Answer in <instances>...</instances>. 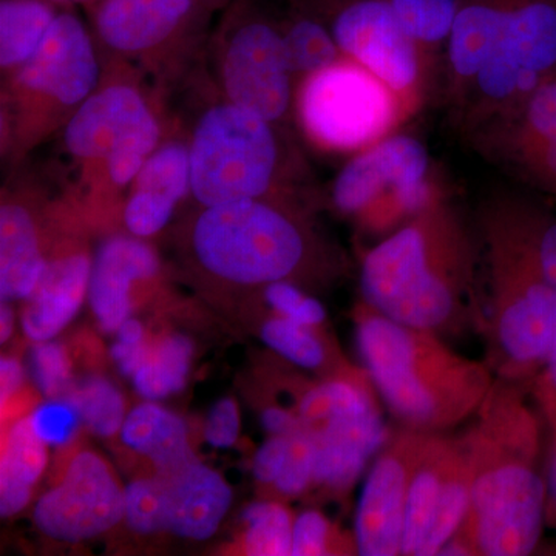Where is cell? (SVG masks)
<instances>
[{
    "label": "cell",
    "mask_w": 556,
    "mask_h": 556,
    "mask_svg": "<svg viewBox=\"0 0 556 556\" xmlns=\"http://www.w3.org/2000/svg\"><path fill=\"white\" fill-rule=\"evenodd\" d=\"M529 394V386L496 378L463 434L470 506L441 555L526 556L540 546L547 525L546 419Z\"/></svg>",
    "instance_id": "obj_1"
},
{
    "label": "cell",
    "mask_w": 556,
    "mask_h": 556,
    "mask_svg": "<svg viewBox=\"0 0 556 556\" xmlns=\"http://www.w3.org/2000/svg\"><path fill=\"white\" fill-rule=\"evenodd\" d=\"M478 233L441 197L368 249L362 299L383 316L442 336L479 331Z\"/></svg>",
    "instance_id": "obj_2"
},
{
    "label": "cell",
    "mask_w": 556,
    "mask_h": 556,
    "mask_svg": "<svg viewBox=\"0 0 556 556\" xmlns=\"http://www.w3.org/2000/svg\"><path fill=\"white\" fill-rule=\"evenodd\" d=\"M354 316L364 368L399 426L445 433L477 415L496 380L486 362L463 356L437 332L397 324L365 302Z\"/></svg>",
    "instance_id": "obj_3"
},
{
    "label": "cell",
    "mask_w": 556,
    "mask_h": 556,
    "mask_svg": "<svg viewBox=\"0 0 556 556\" xmlns=\"http://www.w3.org/2000/svg\"><path fill=\"white\" fill-rule=\"evenodd\" d=\"M479 332L496 378L532 386L556 342V292L495 199L478 217Z\"/></svg>",
    "instance_id": "obj_4"
},
{
    "label": "cell",
    "mask_w": 556,
    "mask_h": 556,
    "mask_svg": "<svg viewBox=\"0 0 556 556\" xmlns=\"http://www.w3.org/2000/svg\"><path fill=\"white\" fill-rule=\"evenodd\" d=\"M190 241L208 274L237 285L292 281L311 252L309 232L302 222L268 199L203 207Z\"/></svg>",
    "instance_id": "obj_5"
},
{
    "label": "cell",
    "mask_w": 556,
    "mask_h": 556,
    "mask_svg": "<svg viewBox=\"0 0 556 556\" xmlns=\"http://www.w3.org/2000/svg\"><path fill=\"white\" fill-rule=\"evenodd\" d=\"M189 160L190 192L203 207L266 199L287 167L277 124L228 100L197 121Z\"/></svg>",
    "instance_id": "obj_6"
},
{
    "label": "cell",
    "mask_w": 556,
    "mask_h": 556,
    "mask_svg": "<svg viewBox=\"0 0 556 556\" xmlns=\"http://www.w3.org/2000/svg\"><path fill=\"white\" fill-rule=\"evenodd\" d=\"M14 144L28 149L98 89L100 60L93 36L72 11H62L30 60L11 73Z\"/></svg>",
    "instance_id": "obj_7"
},
{
    "label": "cell",
    "mask_w": 556,
    "mask_h": 556,
    "mask_svg": "<svg viewBox=\"0 0 556 556\" xmlns=\"http://www.w3.org/2000/svg\"><path fill=\"white\" fill-rule=\"evenodd\" d=\"M430 153L409 135H388L358 150L332 182V204L365 230L388 236L441 199Z\"/></svg>",
    "instance_id": "obj_8"
},
{
    "label": "cell",
    "mask_w": 556,
    "mask_h": 556,
    "mask_svg": "<svg viewBox=\"0 0 556 556\" xmlns=\"http://www.w3.org/2000/svg\"><path fill=\"white\" fill-rule=\"evenodd\" d=\"M556 76V0H514L503 36L459 105L473 137Z\"/></svg>",
    "instance_id": "obj_9"
},
{
    "label": "cell",
    "mask_w": 556,
    "mask_h": 556,
    "mask_svg": "<svg viewBox=\"0 0 556 556\" xmlns=\"http://www.w3.org/2000/svg\"><path fill=\"white\" fill-rule=\"evenodd\" d=\"M161 127L144 94L130 80L112 79L80 104L64 126V148L80 164L101 166L115 188L137 178L160 148Z\"/></svg>",
    "instance_id": "obj_10"
},
{
    "label": "cell",
    "mask_w": 556,
    "mask_h": 556,
    "mask_svg": "<svg viewBox=\"0 0 556 556\" xmlns=\"http://www.w3.org/2000/svg\"><path fill=\"white\" fill-rule=\"evenodd\" d=\"M298 108L306 134L342 152L388 137L407 112L393 90L346 56L302 80Z\"/></svg>",
    "instance_id": "obj_11"
},
{
    "label": "cell",
    "mask_w": 556,
    "mask_h": 556,
    "mask_svg": "<svg viewBox=\"0 0 556 556\" xmlns=\"http://www.w3.org/2000/svg\"><path fill=\"white\" fill-rule=\"evenodd\" d=\"M218 76L226 100L269 123L288 118L294 97L283 33L254 0H233L219 36Z\"/></svg>",
    "instance_id": "obj_12"
},
{
    "label": "cell",
    "mask_w": 556,
    "mask_h": 556,
    "mask_svg": "<svg viewBox=\"0 0 556 556\" xmlns=\"http://www.w3.org/2000/svg\"><path fill=\"white\" fill-rule=\"evenodd\" d=\"M334 3L332 36L343 56L382 80L405 109L415 108L427 56L405 30L390 0H320Z\"/></svg>",
    "instance_id": "obj_13"
},
{
    "label": "cell",
    "mask_w": 556,
    "mask_h": 556,
    "mask_svg": "<svg viewBox=\"0 0 556 556\" xmlns=\"http://www.w3.org/2000/svg\"><path fill=\"white\" fill-rule=\"evenodd\" d=\"M471 466L463 437L431 434L409 486L404 556L441 555L470 506Z\"/></svg>",
    "instance_id": "obj_14"
},
{
    "label": "cell",
    "mask_w": 556,
    "mask_h": 556,
    "mask_svg": "<svg viewBox=\"0 0 556 556\" xmlns=\"http://www.w3.org/2000/svg\"><path fill=\"white\" fill-rule=\"evenodd\" d=\"M431 434L401 427L372 459L354 521L357 555L402 554L409 486Z\"/></svg>",
    "instance_id": "obj_15"
},
{
    "label": "cell",
    "mask_w": 556,
    "mask_h": 556,
    "mask_svg": "<svg viewBox=\"0 0 556 556\" xmlns=\"http://www.w3.org/2000/svg\"><path fill=\"white\" fill-rule=\"evenodd\" d=\"M124 490L108 464L91 452L73 457L60 484L36 504L40 532L62 543H80L113 529L124 519Z\"/></svg>",
    "instance_id": "obj_16"
},
{
    "label": "cell",
    "mask_w": 556,
    "mask_h": 556,
    "mask_svg": "<svg viewBox=\"0 0 556 556\" xmlns=\"http://www.w3.org/2000/svg\"><path fill=\"white\" fill-rule=\"evenodd\" d=\"M93 30L105 49L124 58H153L203 27L211 7L199 0H93Z\"/></svg>",
    "instance_id": "obj_17"
},
{
    "label": "cell",
    "mask_w": 556,
    "mask_h": 556,
    "mask_svg": "<svg viewBox=\"0 0 556 556\" xmlns=\"http://www.w3.org/2000/svg\"><path fill=\"white\" fill-rule=\"evenodd\" d=\"M471 139L490 160L556 197V76Z\"/></svg>",
    "instance_id": "obj_18"
},
{
    "label": "cell",
    "mask_w": 556,
    "mask_h": 556,
    "mask_svg": "<svg viewBox=\"0 0 556 556\" xmlns=\"http://www.w3.org/2000/svg\"><path fill=\"white\" fill-rule=\"evenodd\" d=\"M391 433L380 408L329 419L316 433H308L314 442L313 486L338 495L350 492Z\"/></svg>",
    "instance_id": "obj_19"
},
{
    "label": "cell",
    "mask_w": 556,
    "mask_h": 556,
    "mask_svg": "<svg viewBox=\"0 0 556 556\" xmlns=\"http://www.w3.org/2000/svg\"><path fill=\"white\" fill-rule=\"evenodd\" d=\"M155 251L139 237L116 236L105 240L91 262L89 302L105 331H116L130 316L135 281L159 274Z\"/></svg>",
    "instance_id": "obj_20"
},
{
    "label": "cell",
    "mask_w": 556,
    "mask_h": 556,
    "mask_svg": "<svg viewBox=\"0 0 556 556\" xmlns=\"http://www.w3.org/2000/svg\"><path fill=\"white\" fill-rule=\"evenodd\" d=\"M190 192L189 146H160L131 182L124 223L131 236L148 239L166 228L179 201Z\"/></svg>",
    "instance_id": "obj_21"
},
{
    "label": "cell",
    "mask_w": 556,
    "mask_h": 556,
    "mask_svg": "<svg viewBox=\"0 0 556 556\" xmlns=\"http://www.w3.org/2000/svg\"><path fill=\"white\" fill-rule=\"evenodd\" d=\"M511 5L514 0H459L447 42V90L457 109L500 43Z\"/></svg>",
    "instance_id": "obj_22"
},
{
    "label": "cell",
    "mask_w": 556,
    "mask_h": 556,
    "mask_svg": "<svg viewBox=\"0 0 556 556\" xmlns=\"http://www.w3.org/2000/svg\"><path fill=\"white\" fill-rule=\"evenodd\" d=\"M167 532L189 540L204 541L217 532L232 501L225 479L199 459L167 475Z\"/></svg>",
    "instance_id": "obj_23"
},
{
    "label": "cell",
    "mask_w": 556,
    "mask_h": 556,
    "mask_svg": "<svg viewBox=\"0 0 556 556\" xmlns=\"http://www.w3.org/2000/svg\"><path fill=\"white\" fill-rule=\"evenodd\" d=\"M91 262L86 252L47 260L46 270L22 314V329L33 342L56 338L89 295Z\"/></svg>",
    "instance_id": "obj_24"
},
{
    "label": "cell",
    "mask_w": 556,
    "mask_h": 556,
    "mask_svg": "<svg viewBox=\"0 0 556 556\" xmlns=\"http://www.w3.org/2000/svg\"><path fill=\"white\" fill-rule=\"evenodd\" d=\"M38 226L20 200L0 207V295L3 302L30 299L46 270Z\"/></svg>",
    "instance_id": "obj_25"
},
{
    "label": "cell",
    "mask_w": 556,
    "mask_h": 556,
    "mask_svg": "<svg viewBox=\"0 0 556 556\" xmlns=\"http://www.w3.org/2000/svg\"><path fill=\"white\" fill-rule=\"evenodd\" d=\"M119 433L127 447L152 460L159 475L170 473L197 459L185 420L153 401L127 413Z\"/></svg>",
    "instance_id": "obj_26"
},
{
    "label": "cell",
    "mask_w": 556,
    "mask_h": 556,
    "mask_svg": "<svg viewBox=\"0 0 556 556\" xmlns=\"http://www.w3.org/2000/svg\"><path fill=\"white\" fill-rule=\"evenodd\" d=\"M47 466L46 444L28 417L17 419L7 431L0 464V514L13 517L30 503L31 486Z\"/></svg>",
    "instance_id": "obj_27"
},
{
    "label": "cell",
    "mask_w": 556,
    "mask_h": 556,
    "mask_svg": "<svg viewBox=\"0 0 556 556\" xmlns=\"http://www.w3.org/2000/svg\"><path fill=\"white\" fill-rule=\"evenodd\" d=\"M58 16L47 0H0V65L14 73L25 64Z\"/></svg>",
    "instance_id": "obj_28"
},
{
    "label": "cell",
    "mask_w": 556,
    "mask_h": 556,
    "mask_svg": "<svg viewBox=\"0 0 556 556\" xmlns=\"http://www.w3.org/2000/svg\"><path fill=\"white\" fill-rule=\"evenodd\" d=\"M280 27L289 67L294 78H308L345 58L332 36L331 28L305 9L292 11L291 16Z\"/></svg>",
    "instance_id": "obj_29"
},
{
    "label": "cell",
    "mask_w": 556,
    "mask_h": 556,
    "mask_svg": "<svg viewBox=\"0 0 556 556\" xmlns=\"http://www.w3.org/2000/svg\"><path fill=\"white\" fill-rule=\"evenodd\" d=\"M493 199L532 255L541 276L556 292V215L521 197Z\"/></svg>",
    "instance_id": "obj_30"
},
{
    "label": "cell",
    "mask_w": 556,
    "mask_h": 556,
    "mask_svg": "<svg viewBox=\"0 0 556 556\" xmlns=\"http://www.w3.org/2000/svg\"><path fill=\"white\" fill-rule=\"evenodd\" d=\"M192 361V343L182 336H169L150 348L148 361L131 379L139 396L161 401L186 386Z\"/></svg>",
    "instance_id": "obj_31"
},
{
    "label": "cell",
    "mask_w": 556,
    "mask_h": 556,
    "mask_svg": "<svg viewBox=\"0 0 556 556\" xmlns=\"http://www.w3.org/2000/svg\"><path fill=\"white\" fill-rule=\"evenodd\" d=\"M390 3L426 56L428 51L448 42L459 0H390Z\"/></svg>",
    "instance_id": "obj_32"
},
{
    "label": "cell",
    "mask_w": 556,
    "mask_h": 556,
    "mask_svg": "<svg viewBox=\"0 0 556 556\" xmlns=\"http://www.w3.org/2000/svg\"><path fill=\"white\" fill-rule=\"evenodd\" d=\"M294 519L287 507L278 503H254L243 511L248 526L244 551L254 556H288L292 552Z\"/></svg>",
    "instance_id": "obj_33"
},
{
    "label": "cell",
    "mask_w": 556,
    "mask_h": 556,
    "mask_svg": "<svg viewBox=\"0 0 556 556\" xmlns=\"http://www.w3.org/2000/svg\"><path fill=\"white\" fill-rule=\"evenodd\" d=\"M70 397L78 407L84 426L89 428L91 433L101 438H112L121 431L127 416L126 404L118 388L108 379L80 380L78 386L70 391Z\"/></svg>",
    "instance_id": "obj_34"
},
{
    "label": "cell",
    "mask_w": 556,
    "mask_h": 556,
    "mask_svg": "<svg viewBox=\"0 0 556 556\" xmlns=\"http://www.w3.org/2000/svg\"><path fill=\"white\" fill-rule=\"evenodd\" d=\"M262 339L270 350L300 367L317 369L327 364V346L317 334V328L306 327L281 314L276 313L265 321Z\"/></svg>",
    "instance_id": "obj_35"
},
{
    "label": "cell",
    "mask_w": 556,
    "mask_h": 556,
    "mask_svg": "<svg viewBox=\"0 0 556 556\" xmlns=\"http://www.w3.org/2000/svg\"><path fill=\"white\" fill-rule=\"evenodd\" d=\"M127 526L139 535L167 532V492L160 477L137 479L124 489Z\"/></svg>",
    "instance_id": "obj_36"
},
{
    "label": "cell",
    "mask_w": 556,
    "mask_h": 556,
    "mask_svg": "<svg viewBox=\"0 0 556 556\" xmlns=\"http://www.w3.org/2000/svg\"><path fill=\"white\" fill-rule=\"evenodd\" d=\"M33 431L46 445L61 447L75 437L83 419L72 397H50L28 416Z\"/></svg>",
    "instance_id": "obj_37"
},
{
    "label": "cell",
    "mask_w": 556,
    "mask_h": 556,
    "mask_svg": "<svg viewBox=\"0 0 556 556\" xmlns=\"http://www.w3.org/2000/svg\"><path fill=\"white\" fill-rule=\"evenodd\" d=\"M314 442L306 431L292 434L287 460L281 467L274 489L278 495L298 497L313 486Z\"/></svg>",
    "instance_id": "obj_38"
},
{
    "label": "cell",
    "mask_w": 556,
    "mask_h": 556,
    "mask_svg": "<svg viewBox=\"0 0 556 556\" xmlns=\"http://www.w3.org/2000/svg\"><path fill=\"white\" fill-rule=\"evenodd\" d=\"M30 375L40 393L58 397L68 387L70 362L60 343L36 342L30 351Z\"/></svg>",
    "instance_id": "obj_39"
},
{
    "label": "cell",
    "mask_w": 556,
    "mask_h": 556,
    "mask_svg": "<svg viewBox=\"0 0 556 556\" xmlns=\"http://www.w3.org/2000/svg\"><path fill=\"white\" fill-rule=\"evenodd\" d=\"M265 300L274 313L292 318L306 327L318 328L327 317L324 306L316 299L306 295L294 281L280 280L266 285Z\"/></svg>",
    "instance_id": "obj_40"
},
{
    "label": "cell",
    "mask_w": 556,
    "mask_h": 556,
    "mask_svg": "<svg viewBox=\"0 0 556 556\" xmlns=\"http://www.w3.org/2000/svg\"><path fill=\"white\" fill-rule=\"evenodd\" d=\"M332 554V527L317 510H306L294 519L292 556H321Z\"/></svg>",
    "instance_id": "obj_41"
},
{
    "label": "cell",
    "mask_w": 556,
    "mask_h": 556,
    "mask_svg": "<svg viewBox=\"0 0 556 556\" xmlns=\"http://www.w3.org/2000/svg\"><path fill=\"white\" fill-rule=\"evenodd\" d=\"M240 433L239 407L232 399H223L208 413L204 424V439L211 447L229 448Z\"/></svg>",
    "instance_id": "obj_42"
},
{
    "label": "cell",
    "mask_w": 556,
    "mask_h": 556,
    "mask_svg": "<svg viewBox=\"0 0 556 556\" xmlns=\"http://www.w3.org/2000/svg\"><path fill=\"white\" fill-rule=\"evenodd\" d=\"M289 444H291V437H270L269 441L257 450L252 471L258 482L274 485L287 460Z\"/></svg>",
    "instance_id": "obj_43"
},
{
    "label": "cell",
    "mask_w": 556,
    "mask_h": 556,
    "mask_svg": "<svg viewBox=\"0 0 556 556\" xmlns=\"http://www.w3.org/2000/svg\"><path fill=\"white\" fill-rule=\"evenodd\" d=\"M540 407L548 428L547 455L544 460L547 485L546 521L556 529V412L544 405Z\"/></svg>",
    "instance_id": "obj_44"
},
{
    "label": "cell",
    "mask_w": 556,
    "mask_h": 556,
    "mask_svg": "<svg viewBox=\"0 0 556 556\" xmlns=\"http://www.w3.org/2000/svg\"><path fill=\"white\" fill-rule=\"evenodd\" d=\"M262 424L270 437H292L303 430L298 413L283 407H268L263 412Z\"/></svg>",
    "instance_id": "obj_45"
},
{
    "label": "cell",
    "mask_w": 556,
    "mask_h": 556,
    "mask_svg": "<svg viewBox=\"0 0 556 556\" xmlns=\"http://www.w3.org/2000/svg\"><path fill=\"white\" fill-rule=\"evenodd\" d=\"M150 348L144 342L137 343V345H129V343L118 342L112 346L113 361L118 365L119 371L124 376H134L137 369L148 361Z\"/></svg>",
    "instance_id": "obj_46"
},
{
    "label": "cell",
    "mask_w": 556,
    "mask_h": 556,
    "mask_svg": "<svg viewBox=\"0 0 556 556\" xmlns=\"http://www.w3.org/2000/svg\"><path fill=\"white\" fill-rule=\"evenodd\" d=\"M532 393L538 404L555 409L556 412V342L551 356L547 358L543 372L532 383Z\"/></svg>",
    "instance_id": "obj_47"
},
{
    "label": "cell",
    "mask_w": 556,
    "mask_h": 556,
    "mask_svg": "<svg viewBox=\"0 0 556 556\" xmlns=\"http://www.w3.org/2000/svg\"><path fill=\"white\" fill-rule=\"evenodd\" d=\"M24 372L20 362L14 358H2L0 362V399L2 404L9 402L21 390Z\"/></svg>",
    "instance_id": "obj_48"
},
{
    "label": "cell",
    "mask_w": 556,
    "mask_h": 556,
    "mask_svg": "<svg viewBox=\"0 0 556 556\" xmlns=\"http://www.w3.org/2000/svg\"><path fill=\"white\" fill-rule=\"evenodd\" d=\"M115 332L118 342L129 343V345L144 342V328L135 318L129 317L127 320H124L123 325Z\"/></svg>",
    "instance_id": "obj_49"
},
{
    "label": "cell",
    "mask_w": 556,
    "mask_h": 556,
    "mask_svg": "<svg viewBox=\"0 0 556 556\" xmlns=\"http://www.w3.org/2000/svg\"><path fill=\"white\" fill-rule=\"evenodd\" d=\"M11 331H13V316H11L9 306L3 305L2 313H0V338H2V342L9 340Z\"/></svg>",
    "instance_id": "obj_50"
},
{
    "label": "cell",
    "mask_w": 556,
    "mask_h": 556,
    "mask_svg": "<svg viewBox=\"0 0 556 556\" xmlns=\"http://www.w3.org/2000/svg\"><path fill=\"white\" fill-rule=\"evenodd\" d=\"M53 5H68V3H91L93 0H47Z\"/></svg>",
    "instance_id": "obj_51"
},
{
    "label": "cell",
    "mask_w": 556,
    "mask_h": 556,
    "mask_svg": "<svg viewBox=\"0 0 556 556\" xmlns=\"http://www.w3.org/2000/svg\"><path fill=\"white\" fill-rule=\"evenodd\" d=\"M199 2L204 3V5L211 7L212 10L217 9L219 3L228 2V0H199Z\"/></svg>",
    "instance_id": "obj_52"
}]
</instances>
